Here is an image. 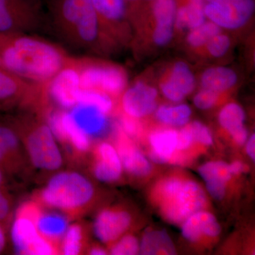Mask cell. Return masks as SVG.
I'll return each mask as SVG.
<instances>
[{"label":"cell","mask_w":255,"mask_h":255,"mask_svg":"<svg viewBox=\"0 0 255 255\" xmlns=\"http://www.w3.org/2000/svg\"><path fill=\"white\" fill-rule=\"evenodd\" d=\"M71 60L59 45L32 33L0 34L1 67L26 81L48 85Z\"/></svg>","instance_id":"6da1fadb"},{"label":"cell","mask_w":255,"mask_h":255,"mask_svg":"<svg viewBox=\"0 0 255 255\" xmlns=\"http://www.w3.org/2000/svg\"><path fill=\"white\" fill-rule=\"evenodd\" d=\"M50 21L58 36L73 49L107 55L118 48L104 31L91 0H53Z\"/></svg>","instance_id":"7a4b0ae2"},{"label":"cell","mask_w":255,"mask_h":255,"mask_svg":"<svg viewBox=\"0 0 255 255\" xmlns=\"http://www.w3.org/2000/svg\"><path fill=\"white\" fill-rule=\"evenodd\" d=\"M95 196V185L86 176L63 171L53 174L34 199L43 206L58 210L71 221L87 212Z\"/></svg>","instance_id":"3957f363"},{"label":"cell","mask_w":255,"mask_h":255,"mask_svg":"<svg viewBox=\"0 0 255 255\" xmlns=\"http://www.w3.org/2000/svg\"><path fill=\"white\" fill-rule=\"evenodd\" d=\"M17 132L28 162L44 172H56L63 165V154L48 122L39 114L21 112L8 117Z\"/></svg>","instance_id":"277c9868"},{"label":"cell","mask_w":255,"mask_h":255,"mask_svg":"<svg viewBox=\"0 0 255 255\" xmlns=\"http://www.w3.org/2000/svg\"><path fill=\"white\" fill-rule=\"evenodd\" d=\"M156 204L169 222L182 223L207 204L202 188L191 179L170 177L162 179L153 192Z\"/></svg>","instance_id":"5b68a950"},{"label":"cell","mask_w":255,"mask_h":255,"mask_svg":"<svg viewBox=\"0 0 255 255\" xmlns=\"http://www.w3.org/2000/svg\"><path fill=\"white\" fill-rule=\"evenodd\" d=\"M70 68L78 78L80 91H97L120 97L128 85L127 71L120 65L90 57H72Z\"/></svg>","instance_id":"8992f818"},{"label":"cell","mask_w":255,"mask_h":255,"mask_svg":"<svg viewBox=\"0 0 255 255\" xmlns=\"http://www.w3.org/2000/svg\"><path fill=\"white\" fill-rule=\"evenodd\" d=\"M48 85L26 81L0 67V112H33L43 115L48 109Z\"/></svg>","instance_id":"52a82bcc"},{"label":"cell","mask_w":255,"mask_h":255,"mask_svg":"<svg viewBox=\"0 0 255 255\" xmlns=\"http://www.w3.org/2000/svg\"><path fill=\"white\" fill-rule=\"evenodd\" d=\"M43 24L38 0H0V34L32 33Z\"/></svg>","instance_id":"ba28073f"},{"label":"cell","mask_w":255,"mask_h":255,"mask_svg":"<svg viewBox=\"0 0 255 255\" xmlns=\"http://www.w3.org/2000/svg\"><path fill=\"white\" fill-rule=\"evenodd\" d=\"M207 20L223 31H238L251 22L255 11V0H204Z\"/></svg>","instance_id":"9c48e42d"},{"label":"cell","mask_w":255,"mask_h":255,"mask_svg":"<svg viewBox=\"0 0 255 255\" xmlns=\"http://www.w3.org/2000/svg\"><path fill=\"white\" fill-rule=\"evenodd\" d=\"M104 31L118 48L132 41V28L125 0H91Z\"/></svg>","instance_id":"30bf717a"},{"label":"cell","mask_w":255,"mask_h":255,"mask_svg":"<svg viewBox=\"0 0 255 255\" xmlns=\"http://www.w3.org/2000/svg\"><path fill=\"white\" fill-rule=\"evenodd\" d=\"M28 159L16 129L8 118L0 119V169L10 178L21 175Z\"/></svg>","instance_id":"8fae6325"},{"label":"cell","mask_w":255,"mask_h":255,"mask_svg":"<svg viewBox=\"0 0 255 255\" xmlns=\"http://www.w3.org/2000/svg\"><path fill=\"white\" fill-rule=\"evenodd\" d=\"M46 122L58 142H61L74 157L82 158L91 148V137L79 128L70 113H51Z\"/></svg>","instance_id":"7c38bea8"},{"label":"cell","mask_w":255,"mask_h":255,"mask_svg":"<svg viewBox=\"0 0 255 255\" xmlns=\"http://www.w3.org/2000/svg\"><path fill=\"white\" fill-rule=\"evenodd\" d=\"M158 90L143 80H136L126 87L120 95L123 114L132 119L145 118L154 114L158 107Z\"/></svg>","instance_id":"4fadbf2b"},{"label":"cell","mask_w":255,"mask_h":255,"mask_svg":"<svg viewBox=\"0 0 255 255\" xmlns=\"http://www.w3.org/2000/svg\"><path fill=\"white\" fill-rule=\"evenodd\" d=\"M11 238L14 251L18 255L59 254L54 247L38 232L36 223L26 218L14 216Z\"/></svg>","instance_id":"5bb4252c"},{"label":"cell","mask_w":255,"mask_h":255,"mask_svg":"<svg viewBox=\"0 0 255 255\" xmlns=\"http://www.w3.org/2000/svg\"><path fill=\"white\" fill-rule=\"evenodd\" d=\"M196 75L190 65L177 60L172 63L159 81L161 94L172 103H180L186 97L195 91Z\"/></svg>","instance_id":"9a60e30c"},{"label":"cell","mask_w":255,"mask_h":255,"mask_svg":"<svg viewBox=\"0 0 255 255\" xmlns=\"http://www.w3.org/2000/svg\"><path fill=\"white\" fill-rule=\"evenodd\" d=\"M132 218L127 211L119 209H105L96 217L93 230L96 237L105 244H113L131 224Z\"/></svg>","instance_id":"2e32d148"},{"label":"cell","mask_w":255,"mask_h":255,"mask_svg":"<svg viewBox=\"0 0 255 255\" xmlns=\"http://www.w3.org/2000/svg\"><path fill=\"white\" fill-rule=\"evenodd\" d=\"M123 166L117 149L110 142H101L93 151L92 171L102 182H117L122 177Z\"/></svg>","instance_id":"e0dca14e"},{"label":"cell","mask_w":255,"mask_h":255,"mask_svg":"<svg viewBox=\"0 0 255 255\" xmlns=\"http://www.w3.org/2000/svg\"><path fill=\"white\" fill-rule=\"evenodd\" d=\"M123 168L135 177H145L150 174L152 165L133 142L118 126L115 134V146Z\"/></svg>","instance_id":"ac0fdd59"},{"label":"cell","mask_w":255,"mask_h":255,"mask_svg":"<svg viewBox=\"0 0 255 255\" xmlns=\"http://www.w3.org/2000/svg\"><path fill=\"white\" fill-rule=\"evenodd\" d=\"M182 223L183 237L190 242L198 241L204 236L217 237L221 231L214 215L204 210L191 214Z\"/></svg>","instance_id":"d6986e66"},{"label":"cell","mask_w":255,"mask_h":255,"mask_svg":"<svg viewBox=\"0 0 255 255\" xmlns=\"http://www.w3.org/2000/svg\"><path fill=\"white\" fill-rule=\"evenodd\" d=\"M239 82L238 73L230 67L215 65L201 73L199 85L201 89L220 94L227 93L236 87Z\"/></svg>","instance_id":"ffe728a7"},{"label":"cell","mask_w":255,"mask_h":255,"mask_svg":"<svg viewBox=\"0 0 255 255\" xmlns=\"http://www.w3.org/2000/svg\"><path fill=\"white\" fill-rule=\"evenodd\" d=\"M70 114L79 128L90 137L102 133L107 128V114L94 106L79 103Z\"/></svg>","instance_id":"44dd1931"},{"label":"cell","mask_w":255,"mask_h":255,"mask_svg":"<svg viewBox=\"0 0 255 255\" xmlns=\"http://www.w3.org/2000/svg\"><path fill=\"white\" fill-rule=\"evenodd\" d=\"M178 130L162 128L154 130L149 136L150 157L155 162L165 163L173 159L177 150Z\"/></svg>","instance_id":"7402d4cb"},{"label":"cell","mask_w":255,"mask_h":255,"mask_svg":"<svg viewBox=\"0 0 255 255\" xmlns=\"http://www.w3.org/2000/svg\"><path fill=\"white\" fill-rule=\"evenodd\" d=\"M70 219L58 212H46L43 211L36 228L42 237L49 242L60 254V247L64 235L68 229Z\"/></svg>","instance_id":"603a6c76"},{"label":"cell","mask_w":255,"mask_h":255,"mask_svg":"<svg viewBox=\"0 0 255 255\" xmlns=\"http://www.w3.org/2000/svg\"><path fill=\"white\" fill-rule=\"evenodd\" d=\"M204 7V0H186L181 4L178 3L174 22L175 34L187 33L205 22L207 18Z\"/></svg>","instance_id":"cb8c5ba5"},{"label":"cell","mask_w":255,"mask_h":255,"mask_svg":"<svg viewBox=\"0 0 255 255\" xmlns=\"http://www.w3.org/2000/svg\"><path fill=\"white\" fill-rule=\"evenodd\" d=\"M155 118L164 125L169 127H183L189 123L192 111L186 104L158 106L154 112Z\"/></svg>","instance_id":"d4e9b609"},{"label":"cell","mask_w":255,"mask_h":255,"mask_svg":"<svg viewBox=\"0 0 255 255\" xmlns=\"http://www.w3.org/2000/svg\"><path fill=\"white\" fill-rule=\"evenodd\" d=\"M140 254L174 255L173 242L164 231H151L144 235L140 243Z\"/></svg>","instance_id":"484cf974"},{"label":"cell","mask_w":255,"mask_h":255,"mask_svg":"<svg viewBox=\"0 0 255 255\" xmlns=\"http://www.w3.org/2000/svg\"><path fill=\"white\" fill-rule=\"evenodd\" d=\"M87 231L80 223L69 224L60 243V254L65 255H82L87 253Z\"/></svg>","instance_id":"4316f807"},{"label":"cell","mask_w":255,"mask_h":255,"mask_svg":"<svg viewBox=\"0 0 255 255\" xmlns=\"http://www.w3.org/2000/svg\"><path fill=\"white\" fill-rule=\"evenodd\" d=\"M222 31L223 30L219 26L206 20L199 27L187 32L185 38L186 44L189 49L196 53H200L213 37Z\"/></svg>","instance_id":"83f0119b"},{"label":"cell","mask_w":255,"mask_h":255,"mask_svg":"<svg viewBox=\"0 0 255 255\" xmlns=\"http://www.w3.org/2000/svg\"><path fill=\"white\" fill-rule=\"evenodd\" d=\"M246 112L241 105L236 102H230L220 110L218 120L220 126L229 134L244 127Z\"/></svg>","instance_id":"f1b7e54d"},{"label":"cell","mask_w":255,"mask_h":255,"mask_svg":"<svg viewBox=\"0 0 255 255\" xmlns=\"http://www.w3.org/2000/svg\"><path fill=\"white\" fill-rule=\"evenodd\" d=\"M199 173L206 183L216 182L226 184L232 177L229 164L222 161H212L202 164L199 168Z\"/></svg>","instance_id":"f546056e"},{"label":"cell","mask_w":255,"mask_h":255,"mask_svg":"<svg viewBox=\"0 0 255 255\" xmlns=\"http://www.w3.org/2000/svg\"><path fill=\"white\" fill-rule=\"evenodd\" d=\"M232 45V38L223 31L213 37L200 53H204L208 58L220 59L229 53Z\"/></svg>","instance_id":"4dcf8cb0"},{"label":"cell","mask_w":255,"mask_h":255,"mask_svg":"<svg viewBox=\"0 0 255 255\" xmlns=\"http://www.w3.org/2000/svg\"><path fill=\"white\" fill-rule=\"evenodd\" d=\"M140 251V243L133 236H122L111 247L110 254L113 255H133Z\"/></svg>","instance_id":"1f68e13d"},{"label":"cell","mask_w":255,"mask_h":255,"mask_svg":"<svg viewBox=\"0 0 255 255\" xmlns=\"http://www.w3.org/2000/svg\"><path fill=\"white\" fill-rule=\"evenodd\" d=\"M224 94H220L211 90L201 89L199 90L193 99V102L196 108L200 110H209L214 108L219 103L221 96Z\"/></svg>","instance_id":"d6a6232c"},{"label":"cell","mask_w":255,"mask_h":255,"mask_svg":"<svg viewBox=\"0 0 255 255\" xmlns=\"http://www.w3.org/2000/svg\"><path fill=\"white\" fill-rule=\"evenodd\" d=\"M13 206L14 201L9 189H0V223L9 224L13 217Z\"/></svg>","instance_id":"836d02e7"},{"label":"cell","mask_w":255,"mask_h":255,"mask_svg":"<svg viewBox=\"0 0 255 255\" xmlns=\"http://www.w3.org/2000/svg\"><path fill=\"white\" fill-rule=\"evenodd\" d=\"M190 126L194 141L205 146L212 145L214 140H213V135L209 128L198 121L191 122Z\"/></svg>","instance_id":"e575fe53"},{"label":"cell","mask_w":255,"mask_h":255,"mask_svg":"<svg viewBox=\"0 0 255 255\" xmlns=\"http://www.w3.org/2000/svg\"><path fill=\"white\" fill-rule=\"evenodd\" d=\"M194 142L195 141L189 122L187 125L182 127L180 130H178L177 150H187Z\"/></svg>","instance_id":"d590c367"},{"label":"cell","mask_w":255,"mask_h":255,"mask_svg":"<svg viewBox=\"0 0 255 255\" xmlns=\"http://www.w3.org/2000/svg\"><path fill=\"white\" fill-rule=\"evenodd\" d=\"M230 135L232 137L234 142L240 145H244L248 138V130L245 127L238 129V130L232 132Z\"/></svg>","instance_id":"8d00e7d4"},{"label":"cell","mask_w":255,"mask_h":255,"mask_svg":"<svg viewBox=\"0 0 255 255\" xmlns=\"http://www.w3.org/2000/svg\"><path fill=\"white\" fill-rule=\"evenodd\" d=\"M246 152L251 157L252 160H255V135L253 134L251 137H248L246 142Z\"/></svg>","instance_id":"74e56055"},{"label":"cell","mask_w":255,"mask_h":255,"mask_svg":"<svg viewBox=\"0 0 255 255\" xmlns=\"http://www.w3.org/2000/svg\"><path fill=\"white\" fill-rule=\"evenodd\" d=\"M6 225L0 223V254L5 251L7 243V237H6Z\"/></svg>","instance_id":"f35d334b"},{"label":"cell","mask_w":255,"mask_h":255,"mask_svg":"<svg viewBox=\"0 0 255 255\" xmlns=\"http://www.w3.org/2000/svg\"><path fill=\"white\" fill-rule=\"evenodd\" d=\"M229 169L232 175L233 174H239L244 172L246 166L243 162L236 161V162H233V163L229 164Z\"/></svg>","instance_id":"ab89813d"},{"label":"cell","mask_w":255,"mask_h":255,"mask_svg":"<svg viewBox=\"0 0 255 255\" xmlns=\"http://www.w3.org/2000/svg\"><path fill=\"white\" fill-rule=\"evenodd\" d=\"M87 254L92 255H107V251L102 247L98 246H92L88 247L87 251Z\"/></svg>","instance_id":"60d3db41"},{"label":"cell","mask_w":255,"mask_h":255,"mask_svg":"<svg viewBox=\"0 0 255 255\" xmlns=\"http://www.w3.org/2000/svg\"><path fill=\"white\" fill-rule=\"evenodd\" d=\"M9 176L0 169V189H9Z\"/></svg>","instance_id":"b9f144b4"},{"label":"cell","mask_w":255,"mask_h":255,"mask_svg":"<svg viewBox=\"0 0 255 255\" xmlns=\"http://www.w3.org/2000/svg\"><path fill=\"white\" fill-rule=\"evenodd\" d=\"M127 1L128 5V9L130 6H133L134 4H137V3L142 2V1H150L152 2L154 0H125Z\"/></svg>","instance_id":"7bdbcfd3"},{"label":"cell","mask_w":255,"mask_h":255,"mask_svg":"<svg viewBox=\"0 0 255 255\" xmlns=\"http://www.w3.org/2000/svg\"><path fill=\"white\" fill-rule=\"evenodd\" d=\"M0 67H1V61H0Z\"/></svg>","instance_id":"ee69618b"}]
</instances>
